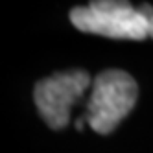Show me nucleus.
<instances>
[{
	"instance_id": "nucleus-1",
	"label": "nucleus",
	"mask_w": 153,
	"mask_h": 153,
	"mask_svg": "<svg viewBox=\"0 0 153 153\" xmlns=\"http://www.w3.org/2000/svg\"><path fill=\"white\" fill-rule=\"evenodd\" d=\"M70 22L85 33L111 39L144 41L149 37L153 7L142 4L135 7L124 0H98L89 6H78L70 11Z\"/></svg>"
},
{
	"instance_id": "nucleus-2",
	"label": "nucleus",
	"mask_w": 153,
	"mask_h": 153,
	"mask_svg": "<svg viewBox=\"0 0 153 153\" xmlns=\"http://www.w3.org/2000/svg\"><path fill=\"white\" fill-rule=\"evenodd\" d=\"M137 98L138 87L131 74L116 68L100 72L92 81V91L87 100V124L100 135L113 133L133 111Z\"/></svg>"
},
{
	"instance_id": "nucleus-3",
	"label": "nucleus",
	"mask_w": 153,
	"mask_h": 153,
	"mask_svg": "<svg viewBox=\"0 0 153 153\" xmlns=\"http://www.w3.org/2000/svg\"><path fill=\"white\" fill-rule=\"evenodd\" d=\"M92 81L91 74L79 68L57 72L37 81L33 100L46 126L52 129L67 127L72 105L81 100L85 91L92 87Z\"/></svg>"
},
{
	"instance_id": "nucleus-4",
	"label": "nucleus",
	"mask_w": 153,
	"mask_h": 153,
	"mask_svg": "<svg viewBox=\"0 0 153 153\" xmlns=\"http://www.w3.org/2000/svg\"><path fill=\"white\" fill-rule=\"evenodd\" d=\"M149 37H153V22H151V28H149Z\"/></svg>"
}]
</instances>
